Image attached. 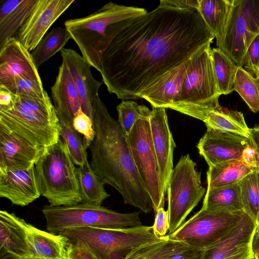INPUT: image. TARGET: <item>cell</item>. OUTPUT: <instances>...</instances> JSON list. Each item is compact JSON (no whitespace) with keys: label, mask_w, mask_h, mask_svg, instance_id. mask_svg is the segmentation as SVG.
Returning a JSON list of instances; mask_svg holds the SVG:
<instances>
[{"label":"cell","mask_w":259,"mask_h":259,"mask_svg":"<svg viewBox=\"0 0 259 259\" xmlns=\"http://www.w3.org/2000/svg\"><path fill=\"white\" fill-rule=\"evenodd\" d=\"M214 37L198 9L159 4L109 45L100 62L102 81L118 99L137 100L165 74L210 46Z\"/></svg>","instance_id":"cell-1"},{"label":"cell","mask_w":259,"mask_h":259,"mask_svg":"<svg viewBox=\"0 0 259 259\" xmlns=\"http://www.w3.org/2000/svg\"><path fill=\"white\" fill-rule=\"evenodd\" d=\"M95 136L89 147L90 164L105 184L121 195L123 202L151 212L153 205L137 171L126 142L118 122L109 113L99 96L92 106Z\"/></svg>","instance_id":"cell-2"},{"label":"cell","mask_w":259,"mask_h":259,"mask_svg":"<svg viewBox=\"0 0 259 259\" xmlns=\"http://www.w3.org/2000/svg\"><path fill=\"white\" fill-rule=\"evenodd\" d=\"M147 12L144 8L109 2L92 14L66 20L64 27L82 57L91 67L100 71L102 55L112 41Z\"/></svg>","instance_id":"cell-3"},{"label":"cell","mask_w":259,"mask_h":259,"mask_svg":"<svg viewBox=\"0 0 259 259\" xmlns=\"http://www.w3.org/2000/svg\"><path fill=\"white\" fill-rule=\"evenodd\" d=\"M0 127L44 148L60 138L59 120L48 95L42 98L14 95L12 105L0 110Z\"/></svg>","instance_id":"cell-4"},{"label":"cell","mask_w":259,"mask_h":259,"mask_svg":"<svg viewBox=\"0 0 259 259\" xmlns=\"http://www.w3.org/2000/svg\"><path fill=\"white\" fill-rule=\"evenodd\" d=\"M67 146L60 137L45 148L35 168L41 195L52 206L82 202L77 167Z\"/></svg>","instance_id":"cell-5"},{"label":"cell","mask_w":259,"mask_h":259,"mask_svg":"<svg viewBox=\"0 0 259 259\" xmlns=\"http://www.w3.org/2000/svg\"><path fill=\"white\" fill-rule=\"evenodd\" d=\"M59 234L68 245L84 246L100 259H124L137 247L161 239L154 234L152 226L143 225L122 229L68 228Z\"/></svg>","instance_id":"cell-6"},{"label":"cell","mask_w":259,"mask_h":259,"mask_svg":"<svg viewBox=\"0 0 259 259\" xmlns=\"http://www.w3.org/2000/svg\"><path fill=\"white\" fill-rule=\"evenodd\" d=\"M211 51L210 45L192 59L181 87L179 105L174 110L199 120L207 111L220 106L221 95Z\"/></svg>","instance_id":"cell-7"},{"label":"cell","mask_w":259,"mask_h":259,"mask_svg":"<svg viewBox=\"0 0 259 259\" xmlns=\"http://www.w3.org/2000/svg\"><path fill=\"white\" fill-rule=\"evenodd\" d=\"M42 212L47 230L59 234L68 228L122 229L141 225L140 212L120 213L104 206L82 202L70 206L46 205Z\"/></svg>","instance_id":"cell-8"},{"label":"cell","mask_w":259,"mask_h":259,"mask_svg":"<svg viewBox=\"0 0 259 259\" xmlns=\"http://www.w3.org/2000/svg\"><path fill=\"white\" fill-rule=\"evenodd\" d=\"M189 154L182 156L173 169L166 194L169 215L168 235L176 231L188 214L198 205L206 193L201 180V172Z\"/></svg>","instance_id":"cell-9"},{"label":"cell","mask_w":259,"mask_h":259,"mask_svg":"<svg viewBox=\"0 0 259 259\" xmlns=\"http://www.w3.org/2000/svg\"><path fill=\"white\" fill-rule=\"evenodd\" d=\"M247 214L244 211L225 212L201 208L168 236L171 239L205 250L228 235Z\"/></svg>","instance_id":"cell-10"},{"label":"cell","mask_w":259,"mask_h":259,"mask_svg":"<svg viewBox=\"0 0 259 259\" xmlns=\"http://www.w3.org/2000/svg\"><path fill=\"white\" fill-rule=\"evenodd\" d=\"M133 161L152 200L155 212L164 206L158 166L152 139L149 118L139 119L125 136Z\"/></svg>","instance_id":"cell-11"},{"label":"cell","mask_w":259,"mask_h":259,"mask_svg":"<svg viewBox=\"0 0 259 259\" xmlns=\"http://www.w3.org/2000/svg\"><path fill=\"white\" fill-rule=\"evenodd\" d=\"M74 2V0H37L15 38L31 53L52 24Z\"/></svg>","instance_id":"cell-12"},{"label":"cell","mask_w":259,"mask_h":259,"mask_svg":"<svg viewBox=\"0 0 259 259\" xmlns=\"http://www.w3.org/2000/svg\"><path fill=\"white\" fill-rule=\"evenodd\" d=\"M153 147L157 158L160 188L165 197L173 170V153L176 147L163 108L152 107L149 118Z\"/></svg>","instance_id":"cell-13"},{"label":"cell","mask_w":259,"mask_h":259,"mask_svg":"<svg viewBox=\"0 0 259 259\" xmlns=\"http://www.w3.org/2000/svg\"><path fill=\"white\" fill-rule=\"evenodd\" d=\"M206 127V131L198 142L197 148L208 166L227 161L241 159L243 151L250 144L248 138Z\"/></svg>","instance_id":"cell-14"},{"label":"cell","mask_w":259,"mask_h":259,"mask_svg":"<svg viewBox=\"0 0 259 259\" xmlns=\"http://www.w3.org/2000/svg\"><path fill=\"white\" fill-rule=\"evenodd\" d=\"M44 149L0 127V170L31 168Z\"/></svg>","instance_id":"cell-15"},{"label":"cell","mask_w":259,"mask_h":259,"mask_svg":"<svg viewBox=\"0 0 259 259\" xmlns=\"http://www.w3.org/2000/svg\"><path fill=\"white\" fill-rule=\"evenodd\" d=\"M41 195L35 166L25 170H0V197L26 206Z\"/></svg>","instance_id":"cell-16"},{"label":"cell","mask_w":259,"mask_h":259,"mask_svg":"<svg viewBox=\"0 0 259 259\" xmlns=\"http://www.w3.org/2000/svg\"><path fill=\"white\" fill-rule=\"evenodd\" d=\"M70 72L78 92L82 111L92 119V106L103 81L96 80L93 76L90 64L75 50L63 49L61 51Z\"/></svg>","instance_id":"cell-17"},{"label":"cell","mask_w":259,"mask_h":259,"mask_svg":"<svg viewBox=\"0 0 259 259\" xmlns=\"http://www.w3.org/2000/svg\"><path fill=\"white\" fill-rule=\"evenodd\" d=\"M257 34L245 18L239 1L234 0L233 10L220 49L237 65L242 67L244 55Z\"/></svg>","instance_id":"cell-18"},{"label":"cell","mask_w":259,"mask_h":259,"mask_svg":"<svg viewBox=\"0 0 259 259\" xmlns=\"http://www.w3.org/2000/svg\"><path fill=\"white\" fill-rule=\"evenodd\" d=\"M29 52L15 37L0 48V84L17 78L41 81Z\"/></svg>","instance_id":"cell-19"},{"label":"cell","mask_w":259,"mask_h":259,"mask_svg":"<svg viewBox=\"0 0 259 259\" xmlns=\"http://www.w3.org/2000/svg\"><path fill=\"white\" fill-rule=\"evenodd\" d=\"M51 90L60 125L73 126V120L81 108V103L70 72L63 60Z\"/></svg>","instance_id":"cell-20"},{"label":"cell","mask_w":259,"mask_h":259,"mask_svg":"<svg viewBox=\"0 0 259 259\" xmlns=\"http://www.w3.org/2000/svg\"><path fill=\"white\" fill-rule=\"evenodd\" d=\"M194 57L165 74L140 94L138 99L146 100L152 107L175 110L179 105L180 91L183 79Z\"/></svg>","instance_id":"cell-21"},{"label":"cell","mask_w":259,"mask_h":259,"mask_svg":"<svg viewBox=\"0 0 259 259\" xmlns=\"http://www.w3.org/2000/svg\"><path fill=\"white\" fill-rule=\"evenodd\" d=\"M26 222L14 213L0 211V252L21 259L32 257L27 239Z\"/></svg>","instance_id":"cell-22"},{"label":"cell","mask_w":259,"mask_h":259,"mask_svg":"<svg viewBox=\"0 0 259 259\" xmlns=\"http://www.w3.org/2000/svg\"><path fill=\"white\" fill-rule=\"evenodd\" d=\"M256 222L248 214L231 232L204 250L202 259H227L251 247Z\"/></svg>","instance_id":"cell-23"},{"label":"cell","mask_w":259,"mask_h":259,"mask_svg":"<svg viewBox=\"0 0 259 259\" xmlns=\"http://www.w3.org/2000/svg\"><path fill=\"white\" fill-rule=\"evenodd\" d=\"M26 230L32 258L68 259V244L63 236L40 230L27 222Z\"/></svg>","instance_id":"cell-24"},{"label":"cell","mask_w":259,"mask_h":259,"mask_svg":"<svg viewBox=\"0 0 259 259\" xmlns=\"http://www.w3.org/2000/svg\"><path fill=\"white\" fill-rule=\"evenodd\" d=\"M37 0H7L0 8V48L15 37Z\"/></svg>","instance_id":"cell-25"},{"label":"cell","mask_w":259,"mask_h":259,"mask_svg":"<svg viewBox=\"0 0 259 259\" xmlns=\"http://www.w3.org/2000/svg\"><path fill=\"white\" fill-rule=\"evenodd\" d=\"M199 11L216 38L218 48L223 44L234 6V0H199Z\"/></svg>","instance_id":"cell-26"},{"label":"cell","mask_w":259,"mask_h":259,"mask_svg":"<svg viewBox=\"0 0 259 259\" xmlns=\"http://www.w3.org/2000/svg\"><path fill=\"white\" fill-rule=\"evenodd\" d=\"M202 208L225 212L244 211L239 182L222 187L207 188Z\"/></svg>","instance_id":"cell-27"},{"label":"cell","mask_w":259,"mask_h":259,"mask_svg":"<svg viewBox=\"0 0 259 259\" xmlns=\"http://www.w3.org/2000/svg\"><path fill=\"white\" fill-rule=\"evenodd\" d=\"M206 127L228 132L247 138L248 128L243 113L221 106L207 111L201 120Z\"/></svg>","instance_id":"cell-28"},{"label":"cell","mask_w":259,"mask_h":259,"mask_svg":"<svg viewBox=\"0 0 259 259\" xmlns=\"http://www.w3.org/2000/svg\"><path fill=\"white\" fill-rule=\"evenodd\" d=\"M253 170L241 160H229L208 166L207 188H213L239 182Z\"/></svg>","instance_id":"cell-29"},{"label":"cell","mask_w":259,"mask_h":259,"mask_svg":"<svg viewBox=\"0 0 259 259\" xmlns=\"http://www.w3.org/2000/svg\"><path fill=\"white\" fill-rule=\"evenodd\" d=\"M77 172L82 202L101 206L110 194L105 189V184L94 171L89 161L83 166H78Z\"/></svg>","instance_id":"cell-30"},{"label":"cell","mask_w":259,"mask_h":259,"mask_svg":"<svg viewBox=\"0 0 259 259\" xmlns=\"http://www.w3.org/2000/svg\"><path fill=\"white\" fill-rule=\"evenodd\" d=\"M70 39V35L65 27H55L46 34L30 53L37 69L54 54L64 49Z\"/></svg>","instance_id":"cell-31"},{"label":"cell","mask_w":259,"mask_h":259,"mask_svg":"<svg viewBox=\"0 0 259 259\" xmlns=\"http://www.w3.org/2000/svg\"><path fill=\"white\" fill-rule=\"evenodd\" d=\"M188 245L169 238L168 235L159 240L148 242L134 249L124 259H167L173 253Z\"/></svg>","instance_id":"cell-32"},{"label":"cell","mask_w":259,"mask_h":259,"mask_svg":"<svg viewBox=\"0 0 259 259\" xmlns=\"http://www.w3.org/2000/svg\"><path fill=\"white\" fill-rule=\"evenodd\" d=\"M211 56L221 95L231 93L238 66L219 48L211 49Z\"/></svg>","instance_id":"cell-33"},{"label":"cell","mask_w":259,"mask_h":259,"mask_svg":"<svg viewBox=\"0 0 259 259\" xmlns=\"http://www.w3.org/2000/svg\"><path fill=\"white\" fill-rule=\"evenodd\" d=\"M236 91L254 113L259 111V87L255 77L238 66L233 84Z\"/></svg>","instance_id":"cell-34"},{"label":"cell","mask_w":259,"mask_h":259,"mask_svg":"<svg viewBox=\"0 0 259 259\" xmlns=\"http://www.w3.org/2000/svg\"><path fill=\"white\" fill-rule=\"evenodd\" d=\"M239 184L243 210L256 222L259 218V172L252 171Z\"/></svg>","instance_id":"cell-35"},{"label":"cell","mask_w":259,"mask_h":259,"mask_svg":"<svg viewBox=\"0 0 259 259\" xmlns=\"http://www.w3.org/2000/svg\"><path fill=\"white\" fill-rule=\"evenodd\" d=\"M117 121L125 136L131 132L135 123L140 119L149 118L151 111L144 105H139L132 101H122L116 107Z\"/></svg>","instance_id":"cell-36"},{"label":"cell","mask_w":259,"mask_h":259,"mask_svg":"<svg viewBox=\"0 0 259 259\" xmlns=\"http://www.w3.org/2000/svg\"><path fill=\"white\" fill-rule=\"evenodd\" d=\"M60 126V137L66 143L74 163L78 166H83L89 160L87 149L83 145L81 135L73 126Z\"/></svg>","instance_id":"cell-37"},{"label":"cell","mask_w":259,"mask_h":259,"mask_svg":"<svg viewBox=\"0 0 259 259\" xmlns=\"http://www.w3.org/2000/svg\"><path fill=\"white\" fill-rule=\"evenodd\" d=\"M0 89L16 96L42 98L48 95L43 88L41 81L25 78H17L1 84Z\"/></svg>","instance_id":"cell-38"},{"label":"cell","mask_w":259,"mask_h":259,"mask_svg":"<svg viewBox=\"0 0 259 259\" xmlns=\"http://www.w3.org/2000/svg\"><path fill=\"white\" fill-rule=\"evenodd\" d=\"M73 128L83 135V143L87 149L94 139L95 132L93 120L79 109L73 120Z\"/></svg>","instance_id":"cell-39"},{"label":"cell","mask_w":259,"mask_h":259,"mask_svg":"<svg viewBox=\"0 0 259 259\" xmlns=\"http://www.w3.org/2000/svg\"><path fill=\"white\" fill-rule=\"evenodd\" d=\"M242 67L255 78L259 76V33L249 45L243 58Z\"/></svg>","instance_id":"cell-40"},{"label":"cell","mask_w":259,"mask_h":259,"mask_svg":"<svg viewBox=\"0 0 259 259\" xmlns=\"http://www.w3.org/2000/svg\"><path fill=\"white\" fill-rule=\"evenodd\" d=\"M242 10L254 31L259 33V1L239 0Z\"/></svg>","instance_id":"cell-41"},{"label":"cell","mask_w":259,"mask_h":259,"mask_svg":"<svg viewBox=\"0 0 259 259\" xmlns=\"http://www.w3.org/2000/svg\"><path fill=\"white\" fill-rule=\"evenodd\" d=\"M169 229V215L164 206L160 207L155 212L154 223L152 226L154 234L158 238L165 237Z\"/></svg>","instance_id":"cell-42"},{"label":"cell","mask_w":259,"mask_h":259,"mask_svg":"<svg viewBox=\"0 0 259 259\" xmlns=\"http://www.w3.org/2000/svg\"><path fill=\"white\" fill-rule=\"evenodd\" d=\"M68 259H100L90 249L83 245H71L68 247Z\"/></svg>","instance_id":"cell-43"},{"label":"cell","mask_w":259,"mask_h":259,"mask_svg":"<svg viewBox=\"0 0 259 259\" xmlns=\"http://www.w3.org/2000/svg\"><path fill=\"white\" fill-rule=\"evenodd\" d=\"M204 250L187 245L167 259H202Z\"/></svg>","instance_id":"cell-44"},{"label":"cell","mask_w":259,"mask_h":259,"mask_svg":"<svg viewBox=\"0 0 259 259\" xmlns=\"http://www.w3.org/2000/svg\"><path fill=\"white\" fill-rule=\"evenodd\" d=\"M160 4L183 10L198 9L199 0H161Z\"/></svg>","instance_id":"cell-45"},{"label":"cell","mask_w":259,"mask_h":259,"mask_svg":"<svg viewBox=\"0 0 259 259\" xmlns=\"http://www.w3.org/2000/svg\"><path fill=\"white\" fill-rule=\"evenodd\" d=\"M241 160L253 171L256 170L257 154L250 144L243 151Z\"/></svg>","instance_id":"cell-46"},{"label":"cell","mask_w":259,"mask_h":259,"mask_svg":"<svg viewBox=\"0 0 259 259\" xmlns=\"http://www.w3.org/2000/svg\"><path fill=\"white\" fill-rule=\"evenodd\" d=\"M14 101V95L10 92L0 89V110L11 107Z\"/></svg>","instance_id":"cell-47"},{"label":"cell","mask_w":259,"mask_h":259,"mask_svg":"<svg viewBox=\"0 0 259 259\" xmlns=\"http://www.w3.org/2000/svg\"><path fill=\"white\" fill-rule=\"evenodd\" d=\"M250 145L254 150L259 157V126L256 125L249 128V137Z\"/></svg>","instance_id":"cell-48"},{"label":"cell","mask_w":259,"mask_h":259,"mask_svg":"<svg viewBox=\"0 0 259 259\" xmlns=\"http://www.w3.org/2000/svg\"><path fill=\"white\" fill-rule=\"evenodd\" d=\"M251 249L253 256L259 254V230L256 228L252 238Z\"/></svg>","instance_id":"cell-49"},{"label":"cell","mask_w":259,"mask_h":259,"mask_svg":"<svg viewBox=\"0 0 259 259\" xmlns=\"http://www.w3.org/2000/svg\"><path fill=\"white\" fill-rule=\"evenodd\" d=\"M227 259H254L251 247Z\"/></svg>","instance_id":"cell-50"},{"label":"cell","mask_w":259,"mask_h":259,"mask_svg":"<svg viewBox=\"0 0 259 259\" xmlns=\"http://www.w3.org/2000/svg\"><path fill=\"white\" fill-rule=\"evenodd\" d=\"M257 168L256 171L259 172V157L257 155Z\"/></svg>","instance_id":"cell-51"},{"label":"cell","mask_w":259,"mask_h":259,"mask_svg":"<svg viewBox=\"0 0 259 259\" xmlns=\"http://www.w3.org/2000/svg\"><path fill=\"white\" fill-rule=\"evenodd\" d=\"M256 228L259 230V218L257 220V221L256 222Z\"/></svg>","instance_id":"cell-52"},{"label":"cell","mask_w":259,"mask_h":259,"mask_svg":"<svg viewBox=\"0 0 259 259\" xmlns=\"http://www.w3.org/2000/svg\"><path fill=\"white\" fill-rule=\"evenodd\" d=\"M254 259H259V254H255L254 255Z\"/></svg>","instance_id":"cell-53"},{"label":"cell","mask_w":259,"mask_h":259,"mask_svg":"<svg viewBox=\"0 0 259 259\" xmlns=\"http://www.w3.org/2000/svg\"><path fill=\"white\" fill-rule=\"evenodd\" d=\"M259 87V76L256 78Z\"/></svg>","instance_id":"cell-54"},{"label":"cell","mask_w":259,"mask_h":259,"mask_svg":"<svg viewBox=\"0 0 259 259\" xmlns=\"http://www.w3.org/2000/svg\"><path fill=\"white\" fill-rule=\"evenodd\" d=\"M26 259H35V258H32V257H29V258H26Z\"/></svg>","instance_id":"cell-55"}]
</instances>
